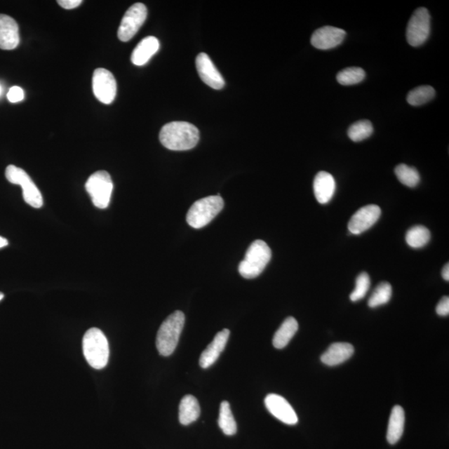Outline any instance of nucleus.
I'll return each instance as SVG.
<instances>
[{
	"label": "nucleus",
	"instance_id": "2",
	"mask_svg": "<svg viewBox=\"0 0 449 449\" xmlns=\"http://www.w3.org/2000/svg\"><path fill=\"white\" fill-rule=\"evenodd\" d=\"M83 351L88 365L95 370H102L109 363V344L107 337L98 328H91L83 338Z\"/></svg>",
	"mask_w": 449,
	"mask_h": 449
},
{
	"label": "nucleus",
	"instance_id": "31",
	"mask_svg": "<svg viewBox=\"0 0 449 449\" xmlns=\"http://www.w3.org/2000/svg\"><path fill=\"white\" fill-rule=\"evenodd\" d=\"M8 100L13 103L21 102L25 100V92L20 87L13 86L7 94Z\"/></svg>",
	"mask_w": 449,
	"mask_h": 449
},
{
	"label": "nucleus",
	"instance_id": "13",
	"mask_svg": "<svg viewBox=\"0 0 449 449\" xmlns=\"http://www.w3.org/2000/svg\"><path fill=\"white\" fill-rule=\"evenodd\" d=\"M196 66L200 78L209 87L219 90L224 86L222 75L206 53H201L196 57Z\"/></svg>",
	"mask_w": 449,
	"mask_h": 449
},
{
	"label": "nucleus",
	"instance_id": "9",
	"mask_svg": "<svg viewBox=\"0 0 449 449\" xmlns=\"http://www.w3.org/2000/svg\"><path fill=\"white\" fill-rule=\"evenodd\" d=\"M147 16V8L142 3L134 4L126 12L118 31L121 41L128 42L138 32Z\"/></svg>",
	"mask_w": 449,
	"mask_h": 449
},
{
	"label": "nucleus",
	"instance_id": "36",
	"mask_svg": "<svg viewBox=\"0 0 449 449\" xmlns=\"http://www.w3.org/2000/svg\"><path fill=\"white\" fill-rule=\"evenodd\" d=\"M4 297V295L2 293V292H0V302H1Z\"/></svg>",
	"mask_w": 449,
	"mask_h": 449
},
{
	"label": "nucleus",
	"instance_id": "30",
	"mask_svg": "<svg viewBox=\"0 0 449 449\" xmlns=\"http://www.w3.org/2000/svg\"><path fill=\"white\" fill-rule=\"evenodd\" d=\"M370 286V278L366 272H362L358 275L356 282V288L350 295L351 302H356L362 300L367 294Z\"/></svg>",
	"mask_w": 449,
	"mask_h": 449
},
{
	"label": "nucleus",
	"instance_id": "7",
	"mask_svg": "<svg viewBox=\"0 0 449 449\" xmlns=\"http://www.w3.org/2000/svg\"><path fill=\"white\" fill-rule=\"evenodd\" d=\"M6 177L8 182L22 187V196L27 204L34 208H42L43 200L41 192L25 170L10 165L6 168Z\"/></svg>",
	"mask_w": 449,
	"mask_h": 449
},
{
	"label": "nucleus",
	"instance_id": "37",
	"mask_svg": "<svg viewBox=\"0 0 449 449\" xmlns=\"http://www.w3.org/2000/svg\"><path fill=\"white\" fill-rule=\"evenodd\" d=\"M1 93H2V88L0 87V95H1Z\"/></svg>",
	"mask_w": 449,
	"mask_h": 449
},
{
	"label": "nucleus",
	"instance_id": "23",
	"mask_svg": "<svg viewBox=\"0 0 449 449\" xmlns=\"http://www.w3.org/2000/svg\"><path fill=\"white\" fill-rule=\"evenodd\" d=\"M218 425L222 432L228 436H232L236 433V422L232 415L230 403L227 401H223L220 406Z\"/></svg>",
	"mask_w": 449,
	"mask_h": 449
},
{
	"label": "nucleus",
	"instance_id": "28",
	"mask_svg": "<svg viewBox=\"0 0 449 449\" xmlns=\"http://www.w3.org/2000/svg\"><path fill=\"white\" fill-rule=\"evenodd\" d=\"M374 128L370 121L362 120L353 123L348 130V136L353 142H361L370 138Z\"/></svg>",
	"mask_w": 449,
	"mask_h": 449
},
{
	"label": "nucleus",
	"instance_id": "25",
	"mask_svg": "<svg viewBox=\"0 0 449 449\" xmlns=\"http://www.w3.org/2000/svg\"><path fill=\"white\" fill-rule=\"evenodd\" d=\"M392 297V286L389 282H382L376 287L368 302L370 308H376L387 304Z\"/></svg>",
	"mask_w": 449,
	"mask_h": 449
},
{
	"label": "nucleus",
	"instance_id": "35",
	"mask_svg": "<svg viewBox=\"0 0 449 449\" xmlns=\"http://www.w3.org/2000/svg\"><path fill=\"white\" fill-rule=\"evenodd\" d=\"M8 245V241L6 238L0 236V248H3V247H6Z\"/></svg>",
	"mask_w": 449,
	"mask_h": 449
},
{
	"label": "nucleus",
	"instance_id": "33",
	"mask_svg": "<svg viewBox=\"0 0 449 449\" xmlns=\"http://www.w3.org/2000/svg\"><path fill=\"white\" fill-rule=\"evenodd\" d=\"M82 0H58V4L65 10H73L82 4Z\"/></svg>",
	"mask_w": 449,
	"mask_h": 449
},
{
	"label": "nucleus",
	"instance_id": "20",
	"mask_svg": "<svg viewBox=\"0 0 449 449\" xmlns=\"http://www.w3.org/2000/svg\"><path fill=\"white\" fill-rule=\"evenodd\" d=\"M404 424H406V415L401 406H396L393 408L390 415L387 440L390 444H395L399 441L403 434Z\"/></svg>",
	"mask_w": 449,
	"mask_h": 449
},
{
	"label": "nucleus",
	"instance_id": "34",
	"mask_svg": "<svg viewBox=\"0 0 449 449\" xmlns=\"http://www.w3.org/2000/svg\"><path fill=\"white\" fill-rule=\"evenodd\" d=\"M442 276L444 280L448 281H449V264L447 263L445 266H444L442 271Z\"/></svg>",
	"mask_w": 449,
	"mask_h": 449
},
{
	"label": "nucleus",
	"instance_id": "19",
	"mask_svg": "<svg viewBox=\"0 0 449 449\" xmlns=\"http://www.w3.org/2000/svg\"><path fill=\"white\" fill-rule=\"evenodd\" d=\"M159 40L154 36H148V37L143 39L132 53L133 64L137 66L146 65L151 60V58L159 51Z\"/></svg>",
	"mask_w": 449,
	"mask_h": 449
},
{
	"label": "nucleus",
	"instance_id": "17",
	"mask_svg": "<svg viewBox=\"0 0 449 449\" xmlns=\"http://www.w3.org/2000/svg\"><path fill=\"white\" fill-rule=\"evenodd\" d=\"M335 192V181L331 174L326 172L319 173L314 180V196L319 203L327 204Z\"/></svg>",
	"mask_w": 449,
	"mask_h": 449
},
{
	"label": "nucleus",
	"instance_id": "15",
	"mask_svg": "<svg viewBox=\"0 0 449 449\" xmlns=\"http://www.w3.org/2000/svg\"><path fill=\"white\" fill-rule=\"evenodd\" d=\"M19 26L11 16L0 15V48L12 51L19 46Z\"/></svg>",
	"mask_w": 449,
	"mask_h": 449
},
{
	"label": "nucleus",
	"instance_id": "12",
	"mask_svg": "<svg viewBox=\"0 0 449 449\" xmlns=\"http://www.w3.org/2000/svg\"><path fill=\"white\" fill-rule=\"evenodd\" d=\"M264 404L269 413L286 424L295 425L298 423V417L288 401L276 394H268Z\"/></svg>",
	"mask_w": 449,
	"mask_h": 449
},
{
	"label": "nucleus",
	"instance_id": "10",
	"mask_svg": "<svg viewBox=\"0 0 449 449\" xmlns=\"http://www.w3.org/2000/svg\"><path fill=\"white\" fill-rule=\"evenodd\" d=\"M94 95L105 105L114 101L116 94V82L114 74L105 69H98L93 76Z\"/></svg>",
	"mask_w": 449,
	"mask_h": 449
},
{
	"label": "nucleus",
	"instance_id": "5",
	"mask_svg": "<svg viewBox=\"0 0 449 449\" xmlns=\"http://www.w3.org/2000/svg\"><path fill=\"white\" fill-rule=\"evenodd\" d=\"M224 208V201L220 195L210 196L196 201L187 215V222L195 229L208 224Z\"/></svg>",
	"mask_w": 449,
	"mask_h": 449
},
{
	"label": "nucleus",
	"instance_id": "6",
	"mask_svg": "<svg viewBox=\"0 0 449 449\" xmlns=\"http://www.w3.org/2000/svg\"><path fill=\"white\" fill-rule=\"evenodd\" d=\"M85 188L96 208L106 209L109 206L114 183L106 170H98L91 175L85 184Z\"/></svg>",
	"mask_w": 449,
	"mask_h": 449
},
{
	"label": "nucleus",
	"instance_id": "14",
	"mask_svg": "<svg viewBox=\"0 0 449 449\" xmlns=\"http://www.w3.org/2000/svg\"><path fill=\"white\" fill-rule=\"evenodd\" d=\"M347 33L344 29L332 26L322 27L314 31L311 37V44L314 48L328 51L334 48L344 41Z\"/></svg>",
	"mask_w": 449,
	"mask_h": 449
},
{
	"label": "nucleus",
	"instance_id": "29",
	"mask_svg": "<svg viewBox=\"0 0 449 449\" xmlns=\"http://www.w3.org/2000/svg\"><path fill=\"white\" fill-rule=\"evenodd\" d=\"M336 79L341 85L349 86L361 83L366 79V72L361 67H348L339 72Z\"/></svg>",
	"mask_w": 449,
	"mask_h": 449
},
{
	"label": "nucleus",
	"instance_id": "16",
	"mask_svg": "<svg viewBox=\"0 0 449 449\" xmlns=\"http://www.w3.org/2000/svg\"><path fill=\"white\" fill-rule=\"evenodd\" d=\"M229 336H230V330L227 329H224L215 335L213 342L201 354L199 361L201 368L208 369V368L214 365V363L217 361L220 354L226 348Z\"/></svg>",
	"mask_w": 449,
	"mask_h": 449
},
{
	"label": "nucleus",
	"instance_id": "18",
	"mask_svg": "<svg viewBox=\"0 0 449 449\" xmlns=\"http://www.w3.org/2000/svg\"><path fill=\"white\" fill-rule=\"evenodd\" d=\"M353 345L348 343H335L322 354L321 361L328 366H336L347 361L354 354Z\"/></svg>",
	"mask_w": 449,
	"mask_h": 449
},
{
	"label": "nucleus",
	"instance_id": "24",
	"mask_svg": "<svg viewBox=\"0 0 449 449\" xmlns=\"http://www.w3.org/2000/svg\"><path fill=\"white\" fill-rule=\"evenodd\" d=\"M431 234L428 228L416 226L408 231L406 240L407 244L413 248H422L429 243Z\"/></svg>",
	"mask_w": 449,
	"mask_h": 449
},
{
	"label": "nucleus",
	"instance_id": "32",
	"mask_svg": "<svg viewBox=\"0 0 449 449\" xmlns=\"http://www.w3.org/2000/svg\"><path fill=\"white\" fill-rule=\"evenodd\" d=\"M436 312L440 316H448L449 314V298L448 296H443L438 302L436 307Z\"/></svg>",
	"mask_w": 449,
	"mask_h": 449
},
{
	"label": "nucleus",
	"instance_id": "8",
	"mask_svg": "<svg viewBox=\"0 0 449 449\" xmlns=\"http://www.w3.org/2000/svg\"><path fill=\"white\" fill-rule=\"evenodd\" d=\"M431 28V17L425 8H417L408 22L406 37L413 47H419L429 39Z\"/></svg>",
	"mask_w": 449,
	"mask_h": 449
},
{
	"label": "nucleus",
	"instance_id": "11",
	"mask_svg": "<svg viewBox=\"0 0 449 449\" xmlns=\"http://www.w3.org/2000/svg\"><path fill=\"white\" fill-rule=\"evenodd\" d=\"M381 209L377 205H368L357 210L352 215L348 224L349 231L351 234L359 235L369 230L378 222L380 217Z\"/></svg>",
	"mask_w": 449,
	"mask_h": 449
},
{
	"label": "nucleus",
	"instance_id": "1",
	"mask_svg": "<svg viewBox=\"0 0 449 449\" xmlns=\"http://www.w3.org/2000/svg\"><path fill=\"white\" fill-rule=\"evenodd\" d=\"M199 130L187 122H172L161 128L159 139L161 145L172 151H187L199 142Z\"/></svg>",
	"mask_w": 449,
	"mask_h": 449
},
{
	"label": "nucleus",
	"instance_id": "4",
	"mask_svg": "<svg viewBox=\"0 0 449 449\" xmlns=\"http://www.w3.org/2000/svg\"><path fill=\"white\" fill-rule=\"evenodd\" d=\"M272 259V250L266 242L255 241L247 249L245 258L239 264V272L246 279H253L262 274Z\"/></svg>",
	"mask_w": 449,
	"mask_h": 449
},
{
	"label": "nucleus",
	"instance_id": "3",
	"mask_svg": "<svg viewBox=\"0 0 449 449\" xmlns=\"http://www.w3.org/2000/svg\"><path fill=\"white\" fill-rule=\"evenodd\" d=\"M184 324L185 316L180 311L170 314L161 324L156 340V349L161 356L168 357L173 354L177 347Z\"/></svg>",
	"mask_w": 449,
	"mask_h": 449
},
{
	"label": "nucleus",
	"instance_id": "27",
	"mask_svg": "<svg viewBox=\"0 0 449 449\" xmlns=\"http://www.w3.org/2000/svg\"><path fill=\"white\" fill-rule=\"evenodd\" d=\"M394 173L398 181L408 187H415L420 182V173L417 169L408 167L406 164L398 165Z\"/></svg>",
	"mask_w": 449,
	"mask_h": 449
},
{
	"label": "nucleus",
	"instance_id": "26",
	"mask_svg": "<svg viewBox=\"0 0 449 449\" xmlns=\"http://www.w3.org/2000/svg\"><path fill=\"white\" fill-rule=\"evenodd\" d=\"M434 96V88L426 85L411 90L408 94L407 101L412 106H420L432 100Z\"/></svg>",
	"mask_w": 449,
	"mask_h": 449
},
{
	"label": "nucleus",
	"instance_id": "21",
	"mask_svg": "<svg viewBox=\"0 0 449 449\" xmlns=\"http://www.w3.org/2000/svg\"><path fill=\"white\" fill-rule=\"evenodd\" d=\"M201 408L197 399L192 395L183 397L179 406V420L182 425H189L199 419Z\"/></svg>",
	"mask_w": 449,
	"mask_h": 449
},
{
	"label": "nucleus",
	"instance_id": "22",
	"mask_svg": "<svg viewBox=\"0 0 449 449\" xmlns=\"http://www.w3.org/2000/svg\"><path fill=\"white\" fill-rule=\"evenodd\" d=\"M298 329V322L294 317L286 319L273 337L274 347L281 349L287 347Z\"/></svg>",
	"mask_w": 449,
	"mask_h": 449
}]
</instances>
